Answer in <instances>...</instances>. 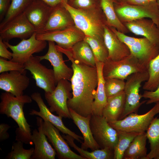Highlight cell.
<instances>
[{
	"mask_svg": "<svg viewBox=\"0 0 159 159\" xmlns=\"http://www.w3.org/2000/svg\"><path fill=\"white\" fill-rule=\"evenodd\" d=\"M67 3L77 9H93L101 8L100 0H71Z\"/></svg>",
	"mask_w": 159,
	"mask_h": 159,
	"instance_id": "38",
	"label": "cell"
},
{
	"mask_svg": "<svg viewBox=\"0 0 159 159\" xmlns=\"http://www.w3.org/2000/svg\"><path fill=\"white\" fill-rule=\"evenodd\" d=\"M71 118L81 132L83 138L81 148L87 150L90 149L92 151L100 149L98 145L94 139L90 126V120L91 115L85 117L77 114L69 109Z\"/></svg>",
	"mask_w": 159,
	"mask_h": 159,
	"instance_id": "24",
	"label": "cell"
},
{
	"mask_svg": "<svg viewBox=\"0 0 159 159\" xmlns=\"http://www.w3.org/2000/svg\"><path fill=\"white\" fill-rule=\"evenodd\" d=\"M151 1L149 0H121L120 2L131 5H142Z\"/></svg>",
	"mask_w": 159,
	"mask_h": 159,
	"instance_id": "44",
	"label": "cell"
},
{
	"mask_svg": "<svg viewBox=\"0 0 159 159\" xmlns=\"http://www.w3.org/2000/svg\"><path fill=\"white\" fill-rule=\"evenodd\" d=\"M50 6L53 7L61 4L62 0H42Z\"/></svg>",
	"mask_w": 159,
	"mask_h": 159,
	"instance_id": "45",
	"label": "cell"
},
{
	"mask_svg": "<svg viewBox=\"0 0 159 159\" xmlns=\"http://www.w3.org/2000/svg\"><path fill=\"white\" fill-rule=\"evenodd\" d=\"M85 34L75 25L66 28L36 34L37 39L55 42L58 46L65 49L71 48L75 43L84 40Z\"/></svg>",
	"mask_w": 159,
	"mask_h": 159,
	"instance_id": "13",
	"label": "cell"
},
{
	"mask_svg": "<svg viewBox=\"0 0 159 159\" xmlns=\"http://www.w3.org/2000/svg\"><path fill=\"white\" fill-rule=\"evenodd\" d=\"M36 34L35 33L29 39L21 40L16 45L3 41L7 47L12 51V57L10 60L24 64L33 54L40 52L46 47L47 41L38 39Z\"/></svg>",
	"mask_w": 159,
	"mask_h": 159,
	"instance_id": "14",
	"label": "cell"
},
{
	"mask_svg": "<svg viewBox=\"0 0 159 159\" xmlns=\"http://www.w3.org/2000/svg\"><path fill=\"white\" fill-rule=\"evenodd\" d=\"M146 133L150 150L145 159H159V117L153 119Z\"/></svg>",
	"mask_w": 159,
	"mask_h": 159,
	"instance_id": "31",
	"label": "cell"
},
{
	"mask_svg": "<svg viewBox=\"0 0 159 159\" xmlns=\"http://www.w3.org/2000/svg\"><path fill=\"white\" fill-rule=\"evenodd\" d=\"M53 8L42 0H33L25 9L23 12L36 34L43 32Z\"/></svg>",
	"mask_w": 159,
	"mask_h": 159,
	"instance_id": "18",
	"label": "cell"
},
{
	"mask_svg": "<svg viewBox=\"0 0 159 159\" xmlns=\"http://www.w3.org/2000/svg\"><path fill=\"white\" fill-rule=\"evenodd\" d=\"M13 143L11 151L5 158L7 159H31L33 154L34 148L26 149L23 147L24 143L16 141Z\"/></svg>",
	"mask_w": 159,
	"mask_h": 159,
	"instance_id": "36",
	"label": "cell"
},
{
	"mask_svg": "<svg viewBox=\"0 0 159 159\" xmlns=\"http://www.w3.org/2000/svg\"><path fill=\"white\" fill-rule=\"evenodd\" d=\"M118 131V139L114 149V159H122L124 153L131 143L140 133Z\"/></svg>",
	"mask_w": 159,
	"mask_h": 159,
	"instance_id": "34",
	"label": "cell"
},
{
	"mask_svg": "<svg viewBox=\"0 0 159 159\" xmlns=\"http://www.w3.org/2000/svg\"><path fill=\"white\" fill-rule=\"evenodd\" d=\"M116 1L118 2H121V0H116Z\"/></svg>",
	"mask_w": 159,
	"mask_h": 159,
	"instance_id": "48",
	"label": "cell"
},
{
	"mask_svg": "<svg viewBox=\"0 0 159 159\" xmlns=\"http://www.w3.org/2000/svg\"><path fill=\"white\" fill-rule=\"evenodd\" d=\"M150 1H157V0H149Z\"/></svg>",
	"mask_w": 159,
	"mask_h": 159,
	"instance_id": "49",
	"label": "cell"
},
{
	"mask_svg": "<svg viewBox=\"0 0 159 159\" xmlns=\"http://www.w3.org/2000/svg\"><path fill=\"white\" fill-rule=\"evenodd\" d=\"M64 7L72 16L75 26L85 36L103 38L106 20L101 8L93 9H75L62 2Z\"/></svg>",
	"mask_w": 159,
	"mask_h": 159,
	"instance_id": "3",
	"label": "cell"
},
{
	"mask_svg": "<svg viewBox=\"0 0 159 159\" xmlns=\"http://www.w3.org/2000/svg\"><path fill=\"white\" fill-rule=\"evenodd\" d=\"M114 5L116 14L123 23L148 18L152 20L159 28V8L157 1L138 5H129L116 1Z\"/></svg>",
	"mask_w": 159,
	"mask_h": 159,
	"instance_id": "4",
	"label": "cell"
},
{
	"mask_svg": "<svg viewBox=\"0 0 159 159\" xmlns=\"http://www.w3.org/2000/svg\"><path fill=\"white\" fill-rule=\"evenodd\" d=\"M148 68L131 54L119 61L108 59L104 62L102 74L104 79L115 78L124 80L131 74L148 71Z\"/></svg>",
	"mask_w": 159,
	"mask_h": 159,
	"instance_id": "6",
	"label": "cell"
},
{
	"mask_svg": "<svg viewBox=\"0 0 159 159\" xmlns=\"http://www.w3.org/2000/svg\"><path fill=\"white\" fill-rule=\"evenodd\" d=\"M33 0H11L8 10L1 22L0 29L11 19L23 12Z\"/></svg>",
	"mask_w": 159,
	"mask_h": 159,
	"instance_id": "35",
	"label": "cell"
},
{
	"mask_svg": "<svg viewBox=\"0 0 159 159\" xmlns=\"http://www.w3.org/2000/svg\"><path fill=\"white\" fill-rule=\"evenodd\" d=\"M12 71H17L23 73H26L24 64L11 61L5 59L0 58V73Z\"/></svg>",
	"mask_w": 159,
	"mask_h": 159,
	"instance_id": "39",
	"label": "cell"
},
{
	"mask_svg": "<svg viewBox=\"0 0 159 159\" xmlns=\"http://www.w3.org/2000/svg\"><path fill=\"white\" fill-rule=\"evenodd\" d=\"M157 4H158V5L159 8V0H157Z\"/></svg>",
	"mask_w": 159,
	"mask_h": 159,
	"instance_id": "47",
	"label": "cell"
},
{
	"mask_svg": "<svg viewBox=\"0 0 159 159\" xmlns=\"http://www.w3.org/2000/svg\"><path fill=\"white\" fill-rule=\"evenodd\" d=\"M84 40L90 45L97 61L104 62L107 60L108 52L104 38L85 35Z\"/></svg>",
	"mask_w": 159,
	"mask_h": 159,
	"instance_id": "32",
	"label": "cell"
},
{
	"mask_svg": "<svg viewBox=\"0 0 159 159\" xmlns=\"http://www.w3.org/2000/svg\"><path fill=\"white\" fill-rule=\"evenodd\" d=\"M119 38L128 47L130 54L148 68L150 62L159 54V48L145 37L137 38L128 36L110 27Z\"/></svg>",
	"mask_w": 159,
	"mask_h": 159,
	"instance_id": "5",
	"label": "cell"
},
{
	"mask_svg": "<svg viewBox=\"0 0 159 159\" xmlns=\"http://www.w3.org/2000/svg\"><path fill=\"white\" fill-rule=\"evenodd\" d=\"M72 91L71 82L62 79L58 82L53 91L45 92V98L52 112H55L62 118H71L67 102L72 97Z\"/></svg>",
	"mask_w": 159,
	"mask_h": 159,
	"instance_id": "9",
	"label": "cell"
},
{
	"mask_svg": "<svg viewBox=\"0 0 159 159\" xmlns=\"http://www.w3.org/2000/svg\"><path fill=\"white\" fill-rule=\"evenodd\" d=\"M142 97L148 99L146 104L148 105L159 102V85L153 91L145 90L142 95Z\"/></svg>",
	"mask_w": 159,
	"mask_h": 159,
	"instance_id": "40",
	"label": "cell"
},
{
	"mask_svg": "<svg viewBox=\"0 0 159 159\" xmlns=\"http://www.w3.org/2000/svg\"><path fill=\"white\" fill-rule=\"evenodd\" d=\"M72 147L85 159H114V150L107 148L97 149L89 152L78 147L74 143L75 139L68 135H62Z\"/></svg>",
	"mask_w": 159,
	"mask_h": 159,
	"instance_id": "30",
	"label": "cell"
},
{
	"mask_svg": "<svg viewBox=\"0 0 159 159\" xmlns=\"http://www.w3.org/2000/svg\"><path fill=\"white\" fill-rule=\"evenodd\" d=\"M11 0H0V19L2 21L6 13Z\"/></svg>",
	"mask_w": 159,
	"mask_h": 159,
	"instance_id": "42",
	"label": "cell"
},
{
	"mask_svg": "<svg viewBox=\"0 0 159 159\" xmlns=\"http://www.w3.org/2000/svg\"><path fill=\"white\" fill-rule=\"evenodd\" d=\"M104 62L96 61L98 82L92 107V115L102 116L103 109L107 102V97L105 92V79L102 74Z\"/></svg>",
	"mask_w": 159,
	"mask_h": 159,
	"instance_id": "26",
	"label": "cell"
},
{
	"mask_svg": "<svg viewBox=\"0 0 159 159\" xmlns=\"http://www.w3.org/2000/svg\"><path fill=\"white\" fill-rule=\"evenodd\" d=\"M41 61L38 56L32 55L24 64V69L30 72L37 87L45 92H51L56 86L53 70L42 65Z\"/></svg>",
	"mask_w": 159,
	"mask_h": 159,
	"instance_id": "11",
	"label": "cell"
},
{
	"mask_svg": "<svg viewBox=\"0 0 159 159\" xmlns=\"http://www.w3.org/2000/svg\"><path fill=\"white\" fill-rule=\"evenodd\" d=\"M0 99V113L12 118L18 126L15 131L16 141L32 145L30 126L25 117L23 110L25 104L32 102L31 97L24 95L16 97L5 92L1 93Z\"/></svg>",
	"mask_w": 159,
	"mask_h": 159,
	"instance_id": "2",
	"label": "cell"
},
{
	"mask_svg": "<svg viewBox=\"0 0 159 159\" xmlns=\"http://www.w3.org/2000/svg\"><path fill=\"white\" fill-rule=\"evenodd\" d=\"M90 126L93 137L100 149L114 150L118 139V131L113 128L102 116L92 115Z\"/></svg>",
	"mask_w": 159,
	"mask_h": 159,
	"instance_id": "10",
	"label": "cell"
},
{
	"mask_svg": "<svg viewBox=\"0 0 159 159\" xmlns=\"http://www.w3.org/2000/svg\"><path fill=\"white\" fill-rule=\"evenodd\" d=\"M103 36L108 52V59L118 61L130 55L127 45L119 38L110 27L106 25L104 26Z\"/></svg>",
	"mask_w": 159,
	"mask_h": 159,
	"instance_id": "21",
	"label": "cell"
},
{
	"mask_svg": "<svg viewBox=\"0 0 159 159\" xmlns=\"http://www.w3.org/2000/svg\"><path fill=\"white\" fill-rule=\"evenodd\" d=\"M116 1V0H100V6L106 18L107 25L125 34L130 31L116 14L114 5Z\"/></svg>",
	"mask_w": 159,
	"mask_h": 159,
	"instance_id": "29",
	"label": "cell"
},
{
	"mask_svg": "<svg viewBox=\"0 0 159 159\" xmlns=\"http://www.w3.org/2000/svg\"><path fill=\"white\" fill-rule=\"evenodd\" d=\"M148 71L149 78L143 88L145 90L153 91L159 85V54L150 62Z\"/></svg>",
	"mask_w": 159,
	"mask_h": 159,
	"instance_id": "33",
	"label": "cell"
},
{
	"mask_svg": "<svg viewBox=\"0 0 159 159\" xmlns=\"http://www.w3.org/2000/svg\"><path fill=\"white\" fill-rule=\"evenodd\" d=\"M35 33H36L35 28L23 12L0 29V38L7 42L14 38L22 40L30 37Z\"/></svg>",
	"mask_w": 159,
	"mask_h": 159,
	"instance_id": "12",
	"label": "cell"
},
{
	"mask_svg": "<svg viewBox=\"0 0 159 159\" xmlns=\"http://www.w3.org/2000/svg\"><path fill=\"white\" fill-rule=\"evenodd\" d=\"M7 46L3 40L0 38V56L5 59L11 60L12 57V53L9 51Z\"/></svg>",
	"mask_w": 159,
	"mask_h": 159,
	"instance_id": "41",
	"label": "cell"
},
{
	"mask_svg": "<svg viewBox=\"0 0 159 159\" xmlns=\"http://www.w3.org/2000/svg\"><path fill=\"white\" fill-rule=\"evenodd\" d=\"M31 97L32 100L37 104L39 109V111L35 110H31L29 113L31 115H37L41 117L44 120L48 121L57 128L63 134L68 135L75 140L81 143L83 137L71 130L64 125L62 121V117L54 115L45 104L41 94L38 92L32 93Z\"/></svg>",
	"mask_w": 159,
	"mask_h": 159,
	"instance_id": "16",
	"label": "cell"
},
{
	"mask_svg": "<svg viewBox=\"0 0 159 159\" xmlns=\"http://www.w3.org/2000/svg\"><path fill=\"white\" fill-rule=\"evenodd\" d=\"M69 49L73 58L85 64L96 67V60L89 44L84 40L75 43Z\"/></svg>",
	"mask_w": 159,
	"mask_h": 159,
	"instance_id": "27",
	"label": "cell"
},
{
	"mask_svg": "<svg viewBox=\"0 0 159 159\" xmlns=\"http://www.w3.org/2000/svg\"><path fill=\"white\" fill-rule=\"evenodd\" d=\"M44 133L53 146L57 156L60 159H85L73 151L60 131L51 123L44 120L42 123Z\"/></svg>",
	"mask_w": 159,
	"mask_h": 159,
	"instance_id": "15",
	"label": "cell"
},
{
	"mask_svg": "<svg viewBox=\"0 0 159 159\" xmlns=\"http://www.w3.org/2000/svg\"><path fill=\"white\" fill-rule=\"evenodd\" d=\"M11 127L8 124L2 123L0 124V141H2L8 139L9 135L7 131Z\"/></svg>",
	"mask_w": 159,
	"mask_h": 159,
	"instance_id": "43",
	"label": "cell"
},
{
	"mask_svg": "<svg viewBox=\"0 0 159 159\" xmlns=\"http://www.w3.org/2000/svg\"><path fill=\"white\" fill-rule=\"evenodd\" d=\"M125 95L124 91L107 98L102 116L108 123L120 120L125 107Z\"/></svg>",
	"mask_w": 159,
	"mask_h": 159,
	"instance_id": "25",
	"label": "cell"
},
{
	"mask_svg": "<svg viewBox=\"0 0 159 159\" xmlns=\"http://www.w3.org/2000/svg\"><path fill=\"white\" fill-rule=\"evenodd\" d=\"M36 119L38 130L34 129L32 132L31 140L34 145V148L31 159H54L57 153L43 132L42 123L43 120L39 117Z\"/></svg>",
	"mask_w": 159,
	"mask_h": 159,
	"instance_id": "19",
	"label": "cell"
},
{
	"mask_svg": "<svg viewBox=\"0 0 159 159\" xmlns=\"http://www.w3.org/2000/svg\"><path fill=\"white\" fill-rule=\"evenodd\" d=\"M123 24L130 32L144 37L159 48V28L152 20L142 18Z\"/></svg>",
	"mask_w": 159,
	"mask_h": 159,
	"instance_id": "22",
	"label": "cell"
},
{
	"mask_svg": "<svg viewBox=\"0 0 159 159\" xmlns=\"http://www.w3.org/2000/svg\"><path fill=\"white\" fill-rule=\"evenodd\" d=\"M74 25L70 13L61 3L53 7L42 32L62 29Z\"/></svg>",
	"mask_w": 159,
	"mask_h": 159,
	"instance_id": "23",
	"label": "cell"
},
{
	"mask_svg": "<svg viewBox=\"0 0 159 159\" xmlns=\"http://www.w3.org/2000/svg\"><path fill=\"white\" fill-rule=\"evenodd\" d=\"M63 2H64L65 3H68L69 1L71 0H62Z\"/></svg>",
	"mask_w": 159,
	"mask_h": 159,
	"instance_id": "46",
	"label": "cell"
},
{
	"mask_svg": "<svg viewBox=\"0 0 159 159\" xmlns=\"http://www.w3.org/2000/svg\"><path fill=\"white\" fill-rule=\"evenodd\" d=\"M147 139L146 132L137 135L125 151L123 159H145L147 155Z\"/></svg>",
	"mask_w": 159,
	"mask_h": 159,
	"instance_id": "28",
	"label": "cell"
},
{
	"mask_svg": "<svg viewBox=\"0 0 159 159\" xmlns=\"http://www.w3.org/2000/svg\"><path fill=\"white\" fill-rule=\"evenodd\" d=\"M124 80L115 78L105 79L104 87L107 98L124 91Z\"/></svg>",
	"mask_w": 159,
	"mask_h": 159,
	"instance_id": "37",
	"label": "cell"
},
{
	"mask_svg": "<svg viewBox=\"0 0 159 159\" xmlns=\"http://www.w3.org/2000/svg\"><path fill=\"white\" fill-rule=\"evenodd\" d=\"M148 78V71L133 73L127 78L124 90L125 95V107L119 120L131 113H137L140 106L146 102H140L142 96L139 92L142 83L147 81Z\"/></svg>",
	"mask_w": 159,
	"mask_h": 159,
	"instance_id": "7",
	"label": "cell"
},
{
	"mask_svg": "<svg viewBox=\"0 0 159 159\" xmlns=\"http://www.w3.org/2000/svg\"><path fill=\"white\" fill-rule=\"evenodd\" d=\"M159 113V102L146 113H132L124 118L111 122L110 125L118 131L141 133L145 132L155 116Z\"/></svg>",
	"mask_w": 159,
	"mask_h": 159,
	"instance_id": "8",
	"label": "cell"
},
{
	"mask_svg": "<svg viewBox=\"0 0 159 159\" xmlns=\"http://www.w3.org/2000/svg\"><path fill=\"white\" fill-rule=\"evenodd\" d=\"M48 49L44 55L38 56L41 61L46 59L49 61L53 67L56 84L62 79L70 81L73 76L72 68L69 67L65 63L62 53L58 50L54 42L48 41Z\"/></svg>",
	"mask_w": 159,
	"mask_h": 159,
	"instance_id": "17",
	"label": "cell"
},
{
	"mask_svg": "<svg viewBox=\"0 0 159 159\" xmlns=\"http://www.w3.org/2000/svg\"><path fill=\"white\" fill-rule=\"evenodd\" d=\"M56 47L57 49L65 54L71 62L73 71L70 80L72 96L67 102L69 109L84 117L92 115L93 102L98 82L96 67L75 60L69 49L57 45Z\"/></svg>",
	"mask_w": 159,
	"mask_h": 159,
	"instance_id": "1",
	"label": "cell"
},
{
	"mask_svg": "<svg viewBox=\"0 0 159 159\" xmlns=\"http://www.w3.org/2000/svg\"><path fill=\"white\" fill-rule=\"evenodd\" d=\"M30 79L23 73L17 71L3 72L0 75V89L18 97L24 95L28 87Z\"/></svg>",
	"mask_w": 159,
	"mask_h": 159,
	"instance_id": "20",
	"label": "cell"
}]
</instances>
